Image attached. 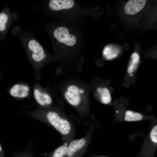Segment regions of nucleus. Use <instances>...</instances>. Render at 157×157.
Wrapping results in <instances>:
<instances>
[{
  "label": "nucleus",
  "instance_id": "obj_2",
  "mask_svg": "<svg viewBox=\"0 0 157 157\" xmlns=\"http://www.w3.org/2000/svg\"><path fill=\"white\" fill-rule=\"evenodd\" d=\"M84 90L75 85L68 86L65 90L64 96L67 102L73 106H77L81 103L83 95Z\"/></svg>",
  "mask_w": 157,
  "mask_h": 157
},
{
  "label": "nucleus",
  "instance_id": "obj_16",
  "mask_svg": "<svg viewBox=\"0 0 157 157\" xmlns=\"http://www.w3.org/2000/svg\"><path fill=\"white\" fill-rule=\"evenodd\" d=\"M151 141L155 143L157 142V126L155 125L152 129L150 134Z\"/></svg>",
  "mask_w": 157,
  "mask_h": 157
},
{
  "label": "nucleus",
  "instance_id": "obj_5",
  "mask_svg": "<svg viewBox=\"0 0 157 157\" xmlns=\"http://www.w3.org/2000/svg\"><path fill=\"white\" fill-rule=\"evenodd\" d=\"M146 2V1L145 0H129L125 6V11L129 15H135L143 9Z\"/></svg>",
  "mask_w": 157,
  "mask_h": 157
},
{
  "label": "nucleus",
  "instance_id": "obj_18",
  "mask_svg": "<svg viewBox=\"0 0 157 157\" xmlns=\"http://www.w3.org/2000/svg\"><path fill=\"white\" fill-rule=\"evenodd\" d=\"M130 76H132L133 75V74L132 73L130 74Z\"/></svg>",
  "mask_w": 157,
  "mask_h": 157
},
{
  "label": "nucleus",
  "instance_id": "obj_1",
  "mask_svg": "<svg viewBox=\"0 0 157 157\" xmlns=\"http://www.w3.org/2000/svg\"><path fill=\"white\" fill-rule=\"evenodd\" d=\"M46 117L49 122L61 134L66 135L70 132L71 128L69 122L57 112H49L46 114Z\"/></svg>",
  "mask_w": 157,
  "mask_h": 157
},
{
  "label": "nucleus",
  "instance_id": "obj_7",
  "mask_svg": "<svg viewBox=\"0 0 157 157\" xmlns=\"http://www.w3.org/2000/svg\"><path fill=\"white\" fill-rule=\"evenodd\" d=\"M29 87L27 85L16 84L10 89V94L13 97L18 98H24L28 94Z\"/></svg>",
  "mask_w": 157,
  "mask_h": 157
},
{
  "label": "nucleus",
  "instance_id": "obj_15",
  "mask_svg": "<svg viewBox=\"0 0 157 157\" xmlns=\"http://www.w3.org/2000/svg\"><path fill=\"white\" fill-rule=\"evenodd\" d=\"M8 15L4 13H0V31H3L6 28V24L8 20Z\"/></svg>",
  "mask_w": 157,
  "mask_h": 157
},
{
  "label": "nucleus",
  "instance_id": "obj_17",
  "mask_svg": "<svg viewBox=\"0 0 157 157\" xmlns=\"http://www.w3.org/2000/svg\"><path fill=\"white\" fill-rule=\"evenodd\" d=\"M1 150H2L0 144V152H1Z\"/></svg>",
  "mask_w": 157,
  "mask_h": 157
},
{
  "label": "nucleus",
  "instance_id": "obj_8",
  "mask_svg": "<svg viewBox=\"0 0 157 157\" xmlns=\"http://www.w3.org/2000/svg\"><path fill=\"white\" fill-rule=\"evenodd\" d=\"M33 93L36 100L40 105L45 106L51 104L52 99L48 94L42 92L38 89H35Z\"/></svg>",
  "mask_w": 157,
  "mask_h": 157
},
{
  "label": "nucleus",
  "instance_id": "obj_11",
  "mask_svg": "<svg viewBox=\"0 0 157 157\" xmlns=\"http://www.w3.org/2000/svg\"><path fill=\"white\" fill-rule=\"evenodd\" d=\"M118 50L112 46L106 47L103 51V55L108 60L113 59L118 55Z\"/></svg>",
  "mask_w": 157,
  "mask_h": 157
},
{
  "label": "nucleus",
  "instance_id": "obj_14",
  "mask_svg": "<svg viewBox=\"0 0 157 157\" xmlns=\"http://www.w3.org/2000/svg\"><path fill=\"white\" fill-rule=\"evenodd\" d=\"M67 147L65 145L59 147L55 151L53 157H63L67 154Z\"/></svg>",
  "mask_w": 157,
  "mask_h": 157
},
{
  "label": "nucleus",
  "instance_id": "obj_13",
  "mask_svg": "<svg viewBox=\"0 0 157 157\" xmlns=\"http://www.w3.org/2000/svg\"><path fill=\"white\" fill-rule=\"evenodd\" d=\"M142 117L143 116L141 114L129 110L126 112L124 118L126 121L133 122L140 120Z\"/></svg>",
  "mask_w": 157,
  "mask_h": 157
},
{
  "label": "nucleus",
  "instance_id": "obj_3",
  "mask_svg": "<svg viewBox=\"0 0 157 157\" xmlns=\"http://www.w3.org/2000/svg\"><path fill=\"white\" fill-rule=\"evenodd\" d=\"M54 37L59 41L69 46L74 45L76 42L75 36L69 34L68 30L65 27H60L54 31Z\"/></svg>",
  "mask_w": 157,
  "mask_h": 157
},
{
  "label": "nucleus",
  "instance_id": "obj_4",
  "mask_svg": "<svg viewBox=\"0 0 157 157\" xmlns=\"http://www.w3.org/2000/svg\"><path fill=\"white\" fill-rule=\"evenodd\" d=\"M28 47L31 53L32 58L34 61L40 62L46 58L42 47L37 40L34 39L30 40Z\"/></svg>",
  "mask_w": 157,
  "mask_h": 157
},
{
  "label": "nucleus",
  "instance_id": "obj_9",
  "mask_svg": "<svg viewBox=\"0 0 157 157\" xmlns=\"http://www.w3.org/2000/svg\"><path fill=\"white\" fill-rule=\"evenodd\" d=\"M86 141L84 138L74 140L71 142L67 147V154L69 157L72 156L77 151L85 145Z\"/></svg>",
  "mask_w": 157,
  "mask_h": 157
},
{
  "label": "nucleus",
  "instance_id": "obj_6",
  "mask_svg": "<svg viewBox=\"0 0 157 157\" xmlns=\"http://www.w3.org/2000/svg\"><path fill=\"white\" fill-rule=\"evenodd\" d=\"M74 5L73 0H51L49 3V8L54 11L63 9H69L72 8Z\"/></svg>",
  "mask_w": 157,
  "mask_h": 157
},
{
  "label": "nucleus",
  "instance_id": "obj_10",
  "mask_svg": "<svg viewBox=\"0 0 157 157\" xmlns=\"http://www.w3.org/2000/svg\"><path fill=\"white\" fill-rule=\"evenodd\" d=\"M97 91L100 96V99L103 104H107L109 103L111 100L110 95L108 89L106 88H97Z\"/></svg>",
  "mask_w": 157,
  "mask_h": 157
},
{
  "label": "nucleus",
  "instance_id": "obj_12",
  "mask_svg": "<svg viewBox=\"0 0 157 157\" xmlns=\"http://www.w3.org/2000/svg\"><path fill=\"white\" fill-rule=\"evenodd\" d=\"M140 59L139 54L137 53H133L131 56V60L128 68L127 72L129 73H132L136 69Z\"/></svg>",
  "mask_w": 157,
  "mask_h": 157
}]
</instances>
